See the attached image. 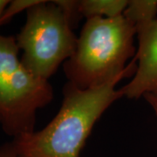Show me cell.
Wrapping results in <instances>:
<instances>
[{
  "label": "cell",
  "instance_id": "obj_1",
  "mask_svg": "<svg viewBox=\"0 0 157 157\" xmlns=\"http://www.w3.org/2000/svg\"><path fill=\"white\" fill-rule=\"evenodd\" d=\"M117 78L80 89L67 83L59 112L45 126L11 141L19 157H79L92 129L107 108L122 97Z\"/></svg>",
  "mask_w": 157,
  "mask_h": 157
},
{
  "label": "cell",
  "instance_id": "obj_2",
  "mask_svg": "<svg viewBox=\"0 0 157 157\" xmlns=\"http://www.w3.org/2000/svg\"><path fill=\"white\" fill-rule=\"evenodd\" d=\"M136 28L122 16L86 19L72 56L64 63L68 83L89 89L117 78L134 76L136 70Z\"/></svg>",
  "mask_w": 157,
  "mask_h": 157
},
{
  "label": "cell",
  "instance_id": "obj_3",
  "mask_svg": "<svg viewBox=\"0 0 157 157\" xmlns=\"http://www.w3.org/2000/svg\"><path fill=\"white\" fill-rule=\"evenodd\" d=\"M19 51L15 37L0 34V125L13 139L34 132L37 113L53 99L49 80L31 73Z\"/></svg>",
  "mask_w": 157,
  "mask_h": 157
},
{
  "label": "cell",
  "instance_id": "obj_4",
  "mask_svg": "<svg viewBox=\"0 0 157 157\" xmlns=\"http://www.w3.org/2000/svg\"><path fill=\"white\" fill-rule=\"evenodd\" d=\"M73 23L54 1L41 2L26 11V20L16 37L21 61L38 78L48 80L72 56L78 38Z\"/></svg>",
  "mask_w": 157,
  "mask_h": 157
},
{
  "label": "cell",
  "instance_id": "obj_5",
  "mask_svg": "<svg viewBox=\"0 0 157 157\" xmlns=\"http://www.w3.org/2000/svg\"><path fill=\"white\" fill-rule=\"evenodd\" d=\"M138 47L133 78L120 91L122 97L139 99L157 90V19L136 29Z\"/></svg>",
  "mask_w": 157,
  "mask_h": 157
},
{
  "label": "cell",
  "instance_id": "obj_6",
  "mask_svg": "<svg viewBox=\"0 0 157 157\" xmlns=\"http://www.w3.org/2000/svg\"><path fill=\"white\" fill-rule=\"evenodd\" d=\"M128 4L126 0H81L78 11L81 17L114 18L122 16Z\"/></svg>",
  "mask_w": 157,
  "mask_h": 157
},
{
  "label": "cell",
  "instance_id": "obj_7",
  "mask_svg": "<svg viewBox=\"0 0 157 157\" xmlns=\"http://www.w3.org/2000/svg\"><path fill=\"white\" fill-rule=\"evenodd\" d=\"M123 16L136 29L157 19V0H131Z\"/></svg>",
  "mask_w": 157,
  "mask_h": 157
},
{
  "label": "cell",
  "instance_id": "obj_8",
  "mask_svg": "<svg viewBox=\"0 0 157 157\" xmlns=\"http://www.w3.org/2000/svg\"><path fill=\"white\" fill-rule=\"evenodd\" d=\"M41 0H13L10 1L4 11V14L0 20V26L6 25L14 16L24 11H28L34 6L38 5Z\"/></svg>",
  "mask_w": 157,
  "mask_h": 157
},
{
  "label": "cell",
  "instance_id": "obj_9",
  "mask_svg": "<svg viewBox=\"0 0 157 157\" xmlns=\"http://www.w3.org/2000/svg\"><path fill=\"white\" fill-rule=\"evenodd\" d=\"M0 157H19L12 142H6L0 146Z\"/></svg>",
  "mask_w": 157,
  "mask_h": 157
},
{
  "label": "cell",
  "instance_id": "obj_10",
  "mask_svg": "<svg viewBox=\"0 0 157 157\" xmlns=\"http://www.w3.org/2000/svg\"><path fill=\"white\" fill-rule=\"evenodd\" d=\"M143 98L151 106L152 109L154 110V112L155 113V116L157 118V90L151 92V93H147L143 96Z\"/></svg>",
  "mask_w": 157,
  "mask_h": 157
},
{
  "label": "cell",
  "instance_id": "obj_11",
  "mask_svg": "<svg viewBox=\"0 0 157 157\" xmlns=\"http://www.w3.org/2000/svg\"><path fill=\"white\" fill-rule=\"evenodd\" d=\"M9 2L10 1H7V0H0V20H1V17L3 16L4 11L8 6Z\"/></svg>",
  "mask_w": 157,
  "mask_h": 157
}]
</instances>
